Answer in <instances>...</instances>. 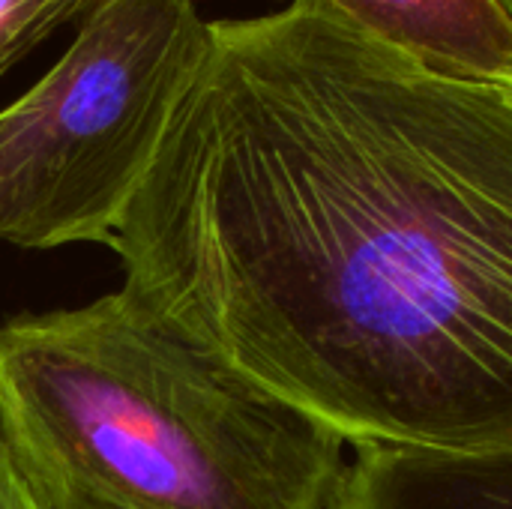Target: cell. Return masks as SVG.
Returning <instances> with one entry per match:
<instances>
[{
	"label": "cell",
	"mask_w": 512,
	"mask_h": 509,
	"mask_svg": "<svg viewBox=\"0 0 512 509\" xmlns=\"http://www.w3.org/2000/svg\"><path fill=\"white\" fill-rule=\"evenodd\" d=\"M123 291L345 444L512 453V93L288 3L207 60Z\"/></svg>",
	"instance_id": "cell-1"
},
{
	"label": "cell",
	"mask_w": 512,
	"mask_h": 509,
	"mask_svg": "<svg viewBox=\"0 0 512 509\" xmlns=\"http://www.w3.org/2000/svg\"><path fill=\"white\" fill-rule=\"evenodd\" d=\"M0 441L48 509H330L345 441L123 288L0 327Z\"/></svg>",
	"instance_id": "cell-2"
},
{
	"label": "cell",
	"mask_w": 512,
	"mask_h": 509,
	"mask_svg": "<svg viewBox=\"0 0 512 509\" xmlns=\"http://www.w3.org/2000/svg\"><path fill=\"white\" fill-rule=\"evenodd\" d=\"M210 51L195 0H105L0 108V243H111Z\"/></svg>",
	"instance_id": "cell-3"
},
{
	"label": "cell",
	"mask_w": 512,
	"mask_h": 509,
	"mask_svg": "<svg viewBox=\"0 0 512 509\" xmlns=\"http://www.w3.org/2000/svg\"><path fill=\"white\" fill-rule=\"evenodd\" d=\"M324 9L420 66L512 84V18L498 0H291Z\"/></svg>",
	"instance_id": "cell-4"
},
{
	"label": "cell",
	"mask_w": 512,
	"mask_h": 509,
	"mask_svg": "<svg viewBox=\"0 0 512 509\" xmlns=\"http://www.w3.org/2000/svg\"><path fill=\"white\" fill-rule=\"evenodd\" d=\"M330 509H512V453L363 447Z\"/></svg>",
	"instance_id": "cell-5"
},
{
	"label": "cell",
	"mask_w": 512,
	"mask_h": 509,
	"mask_svg": "<svg viewBox=\"0 0 512 509\" xmlns=\"http://www.w3.org/2000/svg\"><path fill=\"white\" fill-rule=\"evenodd\" d=\"M105 0H0V78L66 24H81Z\"/></svg>",
	"instance_id": "cell-6"
},
{
	"label": "cell",
	"mask_w": 512,
	"mask_h": 509,
	"mask_svg": "<svg viewBox=\"0 0 512 509\" xmlns=\"http://www.w3.org/2000/svg\"><path fill=\"white\" fill-rule=\"evenodd\" d=\"M0 509H48L0 441Z\"/></svg>",
	"instance_id": "cell-7"
},
{
	"label": "cell",
	"mask_w": 512,
	"mask_h": 509,
	"mask_svg": "<svg viewBox=\"0 0 512 509\" xmlns=\"http://www.w3.org/2000/svg\"><path fill=\"white\" fill-rule=\"evenodd\" d=\"M498 3H501V9H504V12L512 18V0H498Z\"/></svg>",
	"instance_id": "cell-8"
},
{
	"label": "cell",
	"mask_w": 512,
	"mask_h": 509,
	"mask_svg": "<svg viewBox=\"0 0 512 509\" xmlns=\"http://www.w3.org/2000/svg\"><path fill=\"white\" fill-rule=\"evenodd\" d=\"M507 90H510V93H512V84H510V87H507Z\"/></svg>",
	"instance_id": "cell-9"
}]
</instances>
